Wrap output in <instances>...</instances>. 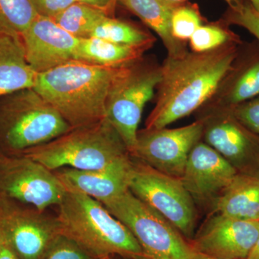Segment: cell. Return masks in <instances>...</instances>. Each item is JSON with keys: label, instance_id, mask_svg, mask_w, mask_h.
Wrapping results in <instances>:
<instances>
[{"label": "cell", "instance_id": "6da1fadb", "mask_svg": "<svg viewBox=\"0 0 259 259\" xmlns=\"http://www.w3.org/2000/svg\"><path fill=\"white\" fill-rule=\"evenodd\" d=\"M241 44H227L204 53L188 51L176 57L166 56L161 65L156 104L146 120V128L166 127L202 108L231 71Z\"/></svg>", "mask_w": 259, "mask_h": 259}, {"label": "cell", "instance_id": "7a4b0ae2", "mask_svg": "<svg viewBox=\"0 0 259 259\" xmlns=\"http://www.w3.org/2000/svg\"><path fill=\"white\" fill-rule=\"evenodd\" d=\"M127 66L110 67L71 61L37 74L33 89L76 128L105 118L112 86Z\"/></svg>", "mask_w": 259, "mask_h": 259}, {"label": "cell", "instance_id": "3957f363", "mask_svg": "<svg viewBox=\"0 0 259 259\" xmlns=\"http://www.w3.org/2000/svg\"><path fill=\"white\" fill-rule=\"evenodd\" d=\"M61 235L94 256L112 255L132 258L144 254L132 233L99 201L80 192L67 191L58 206Z\"/></svg>", "mask_w": 259, "mask_h": 259}, {"label": "cell", "instance_id": "277c9868", "mask_svg": "<svg viewBox=\"0 0 259 259\" xmlns=\"http://www.w3.org/2000/svg\"><path fill=\"white\" fill-rule=\"evenodd\" d=\"M20 154L31 158L51 171L64 167L102 169L131 156L120 135L106 118L72 128Z\"/></svg>", "mask_w": 259, "mask_h": 259}, {"label": "cell", "instance_id": "5b68a950", "mask_svg": "<svg viewBox=\"0 0 259 259\" xmlns=\"http://www.w3.org/2000/svg\"><path fill=\"white\" fill-rule=\"evenodd\" d=\"M72 127L33 88L0 97V152L20 154Z\"/></svg>", "mask_w": 259, "mask_h": 259}, {"label": "cell", "instance_id": "8992f818", "mask_svg": "<svg viewBox=\"0 0 259 259\" xmlns=\"http://www.w3.org/2000/svg\"><path fill=\"white\" fill-rule=\"evenodd\" d=\"M153 259H190L194 250L173 225L129 190L102 204Z\"/></svg>", "mask_w": 259, "mask_h": 259}, {"label": "cell", "instance_id": "52a82bcc", "mask_svg": "<svg viewBox=\"0 0 259 259\" xmlns=\"http://www.w3.org/2000/svg\"><path fill=\"white\" fill-rule=\"evenodd\" d=\"M160 80L161 65L142 59L125 68L109 95L105 118L120 135L131 155L144 107L154 96Z\"/></svg>", "mask_w": 259, "mask_h": 259}, {"label": "cell", "instance_id": "ba28073f", "mask_svg": "<svg viewBox=\"0 0 259 259\" xmlns=\"http://www.w3.org/2000/svg\"><path fill=\"white\" fill-rule=\"evenodd\" d=\"M128 189L166 218L182 236L192 239L197 221L195 202L180 179L164 175L132 157Z\"/></svg>", "mask_w": 259, "mask_h": 259}, {"label": "cell", "instance_id": "9c48e42d", "mask_svg": "<svg viewBox=\"0 0 259 259\" xmlns=\"http://www.w3.org/2000/svg\"><path fill=\"white\" fill-rule=\"evenodd\" d=\"M66 192L55 172L39 162L23 154L0 152V198L46 211L58 207Z\"/></svg>", "mask_w": 259, "mask_h": 259}, {"label": "cell", "instance_id": "30bf717a", "mask_svg": "<svg viewBox=\"0 0 259 259\" xmlns=\"http://www.w3.org/2000/svg\"><path fill=\"white\" fill-rule=\"evenodd\" d=\"M0 226L20 259H42L61 236L57 217L46 211L0 198Z\"/></svg>", "mask_w": 259, "mask_h": 259}, {"label": "cell", "instance_id": "8fae6325", "mask_svg": "<svg viewBox=\"0 0 259 259\" xmlns=\"http://www.w3.org/2000/svg\"><path fill=\"white\" fill-rule=\"evenodd\" d=\"M202 139L238 174L259 178V136L245 127L231 109L202 107Z\"/></svg>", "mask_w": 259, "mask_h": 259}, {"label": "cell", "instance_id": "7c38bea8", "mask_svg": "<svg viewBox=\"0 0 259 259\" xmlns=\"http://www.w3.org/2000/svg\"><path fill=\"white\" fill-rule=\"evenodd\" d=\"M203 130V121L199 118L177 128L141 130L131 156L164 175L181 179L191 150L202 141Z\"/></svg>", "mask_w": 259, "mask_h": 259}, {"label": "cell", "instance_id": "4fadbf2b", "mask_svg": "<svg viewBox=\"0 0 259 259\" xmlns=\"http://www.w3.org/2000/svg\"><path fill=\"white\" fill-rule=\"evenodd\" d=\"M259 236V221L219 213L209 218L192 238L194 251L218 259H246Z\"/></svg>", "mask_w": 259, "mask_h": 259}, {"label": "cell", "instance_id": "5bb4252c", "mask_svg": "<svg viewBox=\"0 0 259 259\" xmlns=\"http://www.w3.org/2000/svg\"><path fill=\"white\" fill-rule=\"evenodd\" d=\"M25 56L37 73L75 61L80 39L71 35L52 20L37 15L21 36Z\"/></svg>", "mask_w": 259, "mask_h": 259}, {"label": "cell", "instance_id": "9a60e30c", "mask_svg": "<svg viewBox=\"0 0 259 259\" xmlns=\"http://www.w3.org/2000/svg\"><path fill=\"white\" fill-rule=\"evenodd\" d=\"M238 174L218 151L201 141L191 150L180 180L194 202L213 203Z\"/></svg>", "mask_w": 259, "mask_h": 259}, {"label": "cell", "instance_id": "2e32d148", "mask_svg": "<svg viewBox=\"0 0 259 259\" xmlns=\"http://www.w3.org/2000/svg\"><path fill=\"white\" fill-rule=\"evenodd\" d=\"M131 161V156L102 169L79 170L64 167L53 171L66 191L86 194L103 204L129 190Z\"/></svg>", "mask_w": 259, "mask_h": 259}, {"label": "cell", "instance_id": "e0dca14e", "mask_svg": "<svg viewBox=\"0 0 259 259\" xmlns=\"http://www.w3.org/2000/svg\"><path fill=\"white\" fill-rule=\"evenodd\" d=\"M259 96V51L242 54L214 96L203 107L231 109Z\"/></svg>", "mask_w": 259, "mask_h": 259}, {"label": "cell", "instance_id": "ac0fdd59", "mask_svg": "<svg viewBox=\"0 0 259 259\" xmlns=\"http://www.w3.org/2000/svg\"><path fill=\"white\" fill-rule=\"evenodd\" d=\"M37 74L27 61L21 37L0 33V97L33 88Z\"/></svg>", "mask_w": 259, "mask_h": 259}, {"label": "cell", "instance_id": "d6986e66", "mask_svg": "<svg viewBox=\"0 0 259 259\" xmlns=\"http://www.w3.org/2000/svg\"><path fill=\"white\" fill-rule=\"evenodd\" d=\"M118 3L157 34L167 56L176 57L188 51L187 42L179 41L171 34V15L179 4L167 0H118Z\"/></svg>", "mask_w": 259, "mask_h": 259}, {"label": "cell", "instance_id": "ffe728a7", "mask_svg": "<svg viewBox=\"0 0 259 259\" xmlns=\"http://www.w3.org/2000/svg\"><path fill=\"white\" fill-rule=\"evenodd\" d=\"M216 213L227 217L259 221V178L238 174L213 202Z\"/></svg>", "mask_w": 259, "mask_h": 259}, {"label": "cell", "instance_id": "44dd1931", "mask_svg": "<svg viewBox=\"0 0 259 259\" xmlns=\"http://www.w3.org/2000/svg\"><path fill=\"white\" fill-rule=\"evenodd\" d=\"M148 49L121 45L97 38L80 39L75 61L97 66L120 67L141 60Z\"/></svg>", "mask_w": 259, "mask_h": 259}, {"label": "cell", "instance_id": "7402d4cb", "mask_svg": "<svg viewBox=\"0 0 259 259\" xmlns=\"http://www.w3.org/2000/svg\"><path fill=\"white\" fill-rule=\"evenodd\" d=\"M90 37H97L121 45L149 50L156 37L143 29L114 17L107 16L97 25Z\"/></svg>", "mask_w": 259, "mask_h": 259}, {"label": "cell", "instance_id": "603a6c76", "mask_svg": "<svg viewBox=\"0 0 259 259\" xmlns=\"http://www.w3.org/2000/svg\"><path fill=\"white\" fill-rule=\"evenodd\" d=\"M107 16L98 8L76 2L53 20L71 35L84 39L91 37L97 25Z\"/></svg>", "mask_w": 259, "mask_h": 259}, {"label": "cell", "instance_id": "cb8c5ba5", "mask_svg": "<svg viewBox=\"0 0 259 259\" xmlns=\"http://www.w3.org/2000/svg\"><path fill=\"white\" fill-rule=\"evenodd\" d=\"M37 16L30 0H0V33L21 37Z\"/></svg>", "mask_w": 259, "mask_h": 259}, {"label": "cell", "instance_id": "d4e9b609", "mask_svg": "<svg viewBox=\"0 0 259 259\" xmlns=\"http://www.w3.org/2000/svg\"><path fill=\"white\" fill-rule=\"evenodd\" d=\"M189 41L191 51L195 53L207 52L229 44H242L240 37L223 21L204 23L194 32Z\"/></svg>", "mask_w": 259, "mask_h": 259}, {"label": "cell", "instance_id": "484cf974", "mask_svg": "<svg viewBox=\"0 0 259 259\" xmlns=\"http://www.w3.org/2000/svg\"><path fill=\"white\" fill-rule=\"evenodd\" d=\"M204 23V20L198 5L187 2L180 3L172 13V35L179 41L187 42L197 29Z\"/></svg>", "mask_w": 259, "mask_h": 259}, {"label": "cell", "instance_id": "4316f807", "mask_svg": "<svg viewBox=\"0 0 259 259\" xmlns=\"http://www.w3.org/2000/svg\"><path fill=\"white\" fill-rule=\"evenodd\" d=\"M222 21L226 25H237L248 30L259 44V10L248 0L235 8H228Z\"/></svg>", "mask_w": 259, "mask_h": 259}, {"label": "cell", "instance_id": "83f0119b", "mask_svg": "<svg viewBox=\"0 0 259 259\" xmlns=\"http://www.w3.org/2000/svg\"><path fill=\"white\" fill-rule=\"evenodd\" d=\"M42 259H99L74 241L61 235Z\"/></svg>", "mask_w": 259, "mask_h": 259}, {"label": "cell", "instance_id": "f1b7e54d", "mask_svg": "<svg viewBox=\"0 0 259 259\" xmlns=\"http://www.w3.org/2000/svg\"><path fill=\"white\" fill-rule=\"evenodd\" d=\"M237 120L259 136V96L231 108Z\"/></svg>", "mask_w": 259, "mask_h": 259}, {"label": "cell", "instance_id": "f546056e", "mask_svg": "<svg viewBox=\"0 0 259 259\" xmlns=\"http://www.w3.org/2000/svg\"><path fill=\"white\" fill-rule=\"evenodd\" d=\"M37 15L54 19L66 8L76 3V0H30Z\"/></svg>", "mask_w": 259, "mask_h": 259}, {"label": "cell", "instance_id": "4dcf8cb0", "mask_svg": "<svg viewBox=\"0 0 259 259\" xmlns=\"http://www.w3.org/2000/svg\"><path fill=\"white\" fill-rule=\"evenodd\" d=\"M76 1L98 8L110 17H113L116 5L118 3V0H76Z\"/></svg>", "mask_w": 259, "mask_h": 259}, {"label": "cell", "instance_id": "1f68e13d", "mask_svg": "<svg viewBox=\"0 0 259 259\" xmlns=\"http://www.w3.org/2000/svg\"><path fill=\"white\" fill-rule=\"evenodd\" d=\"M0 259H20L6 241L0 248Z\"/></svg>", "mask_w": 259, "mask_h": 259}, {"label": "cell", "instance_id": "d6a6232c", "mask_svg": "<svg viewBox=\"0 0 259 259\" xmlns=\"http://www.w3.org/2000/svg\"><path fill=\"white\" fill-rule=\"evenodd\" d=\"M167 1H169L173 3H177V4H180V3L187 2V0H167ZM224 1L228 5V7H229L230 8H235L243 4L245 0H224Z\"/></svg>", "mask_w": 259, "mask_h": 259}, {"label": "cell", "instance_id": "836d02e7", "mask_svg": "<svg viewBox=\"0 0 259 259\" xmlns=\"http://www.w3.org/2000/svg\"><path fill=\"white\" fill-rule=\"evenodd\" d=\"M246 259H259V236Z\"/></svg>", "mask_w": 259, "mask_h": 259}, {"label": "cell", "instance_id": "e575fe53", "mask_svg": "<svg viewBox=\"0 0 259 259\" xmlns=\"http://www.w3.org/2000/svg\"><path fill=\"white\" fill-rule=\"evenodd\" d=\"M190 259H218V258H212V257L208 256V255L202 254V253H197V252L194 251L193 254H192V257H191Z\"/></svg>", "mask_w": 259, "mask_h": 259}, {"label": "cell", "instance_id": "d590c367", "mask_svg": "<svg viewBox=\"0 0 259 259\" xmlns=\"http://www.w3.org/2000/svg\"><path fill=\"white\" fill-rule=\"evenodd\" d=\"M5 241H6V240H5L4 233H3L2 227L0 226V248H1L2 245L4 244Z\"/></svg>", "mask_w": 259, "mask_h": 259}, {"label": "cell", "instance_id": "8d00e7d4", "mask_svg": "<svg viewBox=\"0 0 259 259\" xmlns=\"http://www.w3.org/2000/svg\"><path fill=\"white\" fill-rule=\"evenodd\" d=\"M252 5H253V7L259 10V0H248Z\"/></svg>", "mask_w": 259, "mask_h": 259}, {"label": "cell", "instance_id": "74e56055", "mask_svg": "<svg viewBox=\"0 0 259 259\" xmlns=\"http://www.w3.org/2000/svg\"><path fill=\"white\" fill-rule=\"evenodd\" d=\"M131 259H153L151 258H150V257L146 256V255H145L144 254L142 255H136V256L133 257Z\"/></svg>", "mask_w": 259, "mask_h": 259}, {"label": "cell", "instance_id": "f35d334b", "mask_svg": "<svg viewBox=\"0 0 259 259\" xmlns=\"http://www.w3.org/2000/svg\"><path fill=\"white\" fill-rule=\"evenodd\" d=\"M121 257H122V255H112V256L108 257V258H105V259H121Z\"/></svg>", "mask_w": 259, "mask_h": 259}]
</instances>
